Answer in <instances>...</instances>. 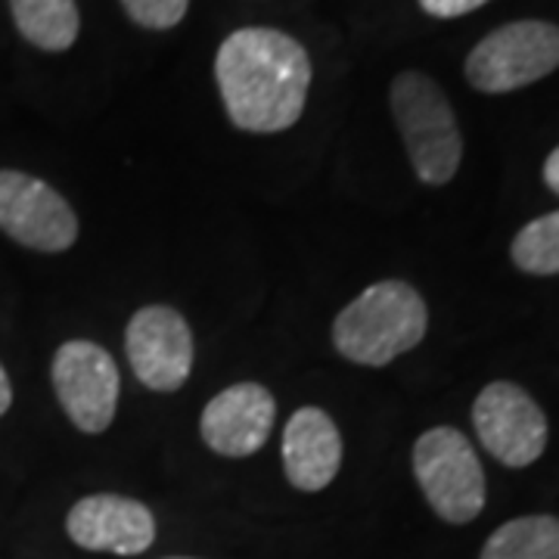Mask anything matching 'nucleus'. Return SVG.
<instances>
[{
	"mask_svg": "<svg viewBox=\"0 0 559 559\" xmlns=\"http://www.w3.org/2000/svg\"><path fill=\"white\" fill-rule=\"evenodd\" d=\"M215 81L227 119L249 134H280L305 112L311 60L280 28H237L215 57Z\"/></svg>",
	"mask_w": 559,
	"mask_h": 559,
	"instance_id": "nucleus-1",
	"label": "nucleus"
},
{
	"mask_svg": "<svg viewBox=\"0 0 559 559\" xmlns=\"http://www.w3.org/2000/svg\"><path fill=\"white\" fill-rule=\"evenodd\" d=\"M429 330V311L404 280H380L348 301L333 323V345L360 367H385L417 348Z\"/></svg>",
	"mask_w": 559,
	"mask_h": 559,
	"instance_id": "nucleus-2",
	"label": "nucleus"
},
{
	"mask_svg": "<svg viewBox=\"0 0 559 559\" xmlns=\"http://www.w3.org/2000/svg\"><path fill=\"white\" fill-rule=\"evenodd\" d=\"M389 103L417 178L429 187L448 183L463 159V138L439 81L423 72H401L392 81Z\"/></svg>",
	"mask_w": 559,
	"mask_h": 559,
	"instance_id": "nucleus-3",
	"label": "nucleus"
},
{
	"mask_svg": "<svg viewBox=\"0 0 559 559\" xmlns=\"http://www.w3.org/2000/svg\"><path fill=\"white\" fill-rule=\"evenodd\" d=\"M414 476L436 516L466 525L485 507V469L469 439L454 426H436L414 444Z\"/></svg>",
	"mask_w": 559,
	"mask_h": 559,
	"instance_id": "nucleus-4",
	"label": "nucleus"
},
{
	"mask_svg": "<svg viewBox=\"0 0 559 559\" xmlns=\"http://www.w3.org/2000/svg\"><path fill=\"white\" fill-rule=\"evenodd\" d=\"M559 69V25L520 20L500 25L466 57V81L481 94H510Z\"/></svg>",
	"mask_w": 559,
	"mask_h": 559,
	"instance_id": "nucleus-5",
	"label": "nucleus"
},
{
	"mask_svg": "<svg viewBox=\"0 0 559 559\" xmlns=\"http://www.w3.org/2000/svg\"><path fill=\"white\" fill-rule=\"evenodd\" d=\"M53 389L72 426L100 436L112 426L119 411V367L97 342H62L53 355Z\"/></svg>",
	"mask_w": 559,
	"mask_h": 559,
	"instance_id": "nucleus-6",
	"label": "nucleus"
},
{
	"mask_svg": "<svg viewBox=\"0 0 559 559\" xmlns=\"http://www.w3.org/2000/svg\"><path fill=\"white\" fill-rule=\"evenodd\" d=\"M0 230L35 252H66L79 240L72 205L47 180L25 171H0Z\"/></svg>",
	"mask_w": 559,
	"mask_h": 559,
	"instance_id": "nucleus-7",
	"label": "nucleus"
},
{
	"mask_svg": "<svg viewBox=\"0 0 559 559\" xmlns=\"http://www.w3.org/2000/svg\"><path fill=\"white\" fill-rule=\"evenodd\" d=\"M473 426L481 448L510 469L532 466L547 448V417L516 382L485 385L473 404Z\"/></svg>",
	"mask_w": 559,
	"mask_h": 559,
	"instance_id": "nucleus-8",
	"label": "nucleus"
},
{
	"mask_svg": "<svg viewBox=\"0 0 559 559\" xmlns=\"http://www.w3.org/2000/svg\"><path fill=\"white\" fill-rule=\"evenodd\" d=\"M131 370L153 392H178L193 370V333L168 305H146L124 330Z\"/></svg>",
	"mask_w": 559,
	"mask_h": 559,
	"instance_id": "nucleus-9",
	"label": "nucleus"
},
{
	"mask_svg": "<svg viewBox=\"0 0 559 559\" xmlns=\"http://www.w3.org/2000/svg\"><path fill=\"white\" fill-rule=\"evenodd\" d=\"M66 532L91 554H116V557H138L156 540V516L146 503L121 495H91L81 498L69 516Z\"/></svg>",
	"mask_w": 559,
	"mask_h": 559,
	"instance_id": "nucleus-10",
	"label": "nucleus"
},
{
	"mask_svg": "<svg viewBox=\"0 0 559 559\" xmlns=\"http://www.w3.org/2000/svg\"><path fill=\"white\" fill-rule=\"evenodd\" d=\"M277 401L259 382H237L205 404L202 441L221 457H249L271 439Z\"/></svg>",
	"mask_w": 559,
	"mask_h": 559,
	"instance_id": "nucleus-11",
	"label": "nucleus"
},
{
	"mask_svg": "<svg viewBox=\"0 0 559 559\" xmlns=\"http://www.w3.org/2000/svg\"><path fill=\"white\" fill-rule=\"evenodd\" d=\"M342 436L320 407H299L283 429V469L293 488L323 491L340 476Z\"/></svg>",
	"mask_w": 559,
	"mask_h": 559,
	"instance_id": "nucleus-12",
	"label": "nucleus"
},
{
	"mask_svg": "<svg viewBox=\"0 0 559 559\" xmlns=\"http://www.w3.org/2000/svg\"><path fill=\"white\" fill-rule=\"evenodd\" d=\"M20 35L44 53H62L79 38L75 0H10Z\"/></svg>",
	"mask_w": 559,
	"mask_h": 559,
	"instance_id": "nucleus-13",
	"label": "nucleus"
},
{
	"mask_svg": "<svg viewBox=\"0 0 559 559\" xmlns=\"http://www.w3.org/2000/svg\"><path fill=\"white\" fill-rule=\"evenodd\" d=\"M479 559H559L557 516H520L485 540Z\"/></svg>",
	"mask_w": 559,
	"mask_h": 559,
	"instance_id": "nucleus-14",
	"label": "nucleus"
},
{
	"mask_svg": "<svg viewBox=\"0 0 559 559\" xmlns=\"http://www.w3.org/2000/svg\"><path fill=\"white\" fill-rule=\"evenodd\" d=\"M513 264L532 277L559 274V212L528 221L510 246Z\"/></svg>",
	"mask_w": 559,
	"mask_h": 559,
	"instance_id": "nucleus-15",
	"label": "nucleus"
},
{
	"mask_svg": "<svg viewBox=\"0 0 559 559\" xmlns=\"http://www.w3.org/2000/svg\"><path fill=\"white\" fill-rule=\"evenodd\" d=\"M128 20L138 22L140 28L150 32H168L180 25V20L190 10V0H121Z\"/></svg>",
	"mask_w": 559,
	"mask_h": 559,
	"instance_id": "nucleus-16",
	"label": "nucleus"
},
{
	"mask_svg": "<svg viewBox=\"0 0 559 559\" xmlns=\"http://www.w3.org/2000/svg\"><path fill=\"white\" fill-rule=\"evenodd\" d=\"M488 0H419L423 13L436 16V20H457V16H466L473 10L485 7Z\"/></svg>",
	"mask_w": 559,
	"mask_h": 559,
	"instance_id": "nucleus-17",
	"label": "nucleus"
},
{
	"mask_svg": "<svg viewBox=\"0 0 559 559\" xmlns=\"http://www.w3.org/2000/svg\"><path fill=\"white\" fill-rule=\"evenodd\" d=\"M544 183L559 197V146L544 162Z\"/></svg>",
	"mask_w": 559,
	"mask_h": 559,
	"instance_id": "nucleus-18",
	"label": "nucleus"
},
{
	"mask_svg": "<svg viewBox=\"0 0 559 559\" xmlns=\"http://www.w3.org/2000/svg\"><path fill=\"white\" fill-rule=\"evenodd\" d=\"M10 404H13V385H10V377H7L3 364H0V417L10 411Z\"/></svg>",
	"mask_w": 559,
	"mask_h": 559,
	"instance_id": "nucleus-19",
	"label": "nucleus"
},
{
	"mask_svg": "<svg viewBox=\"0 0 559 559\" xmlns=\"http://www.w3.org/2000/svg\"><path fill=\"white\" fill-rule=\"evenodd\" d=\"M168 559H190V557H168Z\"/></svg>",
	"mask_w": 559,
	"mask_h": 559,
	"instance_id": "nucleus-20",
	"label": "nucleus"
}]
</instances>
